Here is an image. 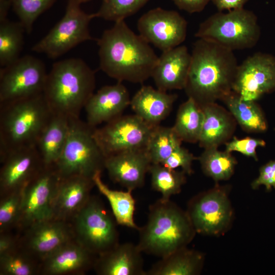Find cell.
Returning a JSON list of instances; mask_svg holds the SVG:
<instances>
[{"label":"cell","mask_w":275,"mask_h":275,"mask_svg":"<svg viewBox=\"0 0 275 275\" xmlns=\"http://www.w3.org/2000/svg\"><path fill=\"white\" fill-rule=\"evenodd\" d=\"M100 69L118 81L142 83L151 77L158 57L125 20L115 22L97 40Z\"/></svg>","instance_id":"1"},{"label":"cell","mask_w":275,"mask_h":275,"mask_svg":"<svg viewBox=\"0 0 275 275\" xmlns=\"http://www.w3.org/2000/svg\"><path fill=\"white\" fill-rule=\"evenodd\" d=\"M238 65L233 51L198 39L184 89L188 98L201 107L222 100L232 91Z\"/></svg>","instance_id":"2"},{"label":"cell","mask_w":275,"mask_h":275,"mask_svg":"<svg viewBox=\"0 0 275 275\" xmlns=\"http://www.w3.org/2000/svg\"><path fill=\"white\" fill-rule=\"evenodd\" d=\"M95 81L94 72L82 60L66 59L52 65L43 94L52 114L80 118Z\"/></svg>","instance_id":"3"},{"label":"cell","mask_w":275,"mask_h":275,"mask_svg":"<svg viewBox=\"0 0 275 275\" xmlns=\"http://www.w3.org/2000/svg\"><path fill=\"white\" fill-rule=\"evenodd\" d=\"M138 231L142 252L161 258L186 247L196 233L186 212L161 199L150 206L147 222Z\"/></svg>","instance_id":"4"},{"label":"cell","mask_w":275,"mask_h":275,"mask_svg":"<svg viewBox=\"0 0 275 275\" xmlns=\"http://www.w3.org/2000/svg\"><path fill=\"white\" fill-rule=\"evenodd\" d=\"M52 115L43 93L0 104V159L36 146Z\"/></svg>","instance_id":"5"},{"label":"cell","mask_w":275,"mask_h":275,"mask_svg":"<svg viewBox=\"0 0 275 275\" xmlns=\"http://www.w3.org/2000/svg\"><path fill=\"white\" fill-rule=\"evenodd\" d=\"M260 35L256 15L243 8L212 14L200 24L195 37L234 51L253 48Z\"/></svg>","instance_id":"6"},{"label":"cell","mask_w":275,"mask_h":275,"mask_svg":"<svg viewBox=\"0 0 275 275\" xmlns=\"http://www.w3.org/2000/svg\"><path fill=\"white\" fill-rule=\"evenodd\" d=\"M94 128L80 118L70 119L66 143L53 165L61 178L73 176L92 178L105 169L106 157L94 136Z\"/></svg>","instance_id":"7"},{"label":"cell","mask_w":275,"mask_h":275,"mask_svg":"<svg viewBox=\"0 0 275 275\" xmlns=\"http://www.w3.org/2000/svg\"><path fill=\"white\" fill-rule=\"evenodd\" d=\"M70 222L75 239L95 256L119 243L117 223L113 214L95 196L90 197Z\"/></svg>","instance_id":"8"},{"label":"cell","mask_w":275,"mask_h":275,"mask_svg":"<svg viewBox=\"0 0 275 275\" xmlns=\"http://www.w3.org/2000/svg\"><path fill=\"white\" fill-rule=\"evenodd\" d=\"M80 4L75 0H68L63 17L33 46L32 50L57 58L80 43L93 40L89 28L95 14L85 12Z\"/></svg>","instance_id":"9"},{"label":"cell","mask_w":275,"mask_h":275,"mask_svg":"<svg viewBox=\"0 0 275 275\" xmlns=\"http://www.w3.org/2000/svg\"><path fill=\"white\" fill-rule=\"evenodd\" d=\"M47 73L38 59L26 55L0 70V104L43 92Z\"/></svg>","instance_id":"10"},{"label":"cell","mask_w":275,"mask_h":275,"mask_svg":"<svg viewBox=\"0 0 275 275\" xmlns=\"http://www.w3.org/2000/svg\"><path fill=\"white\" fill-rule=\"evenodd\" d=\"M155 126L136 115L120 116L94 129V136L105 157L123 151L146 149Z\"/></svg>","instance_id":"11"},{"label":"cell","mask_w":275,"mask_h":275,"mask_svg":"<svg viewBox=\"0 0 275 275\" xmlns=\"http://www.w3.org/2000/svg\"><path fill=\"white\" fill-rule=\"evenodd\" d=\"M60 179L53 166L44 165L24 186L17 229L22 231L52 218V202Z\"/></svg>","instance_id":"12"},{"label":"cell","mask_w":275,"mask_h":275,"mask_svg":"<svg viewBox=\"0 0 275 275\" xmlns=\"http://www.w3.org/2000/svg\"><path fill=\"white\" fill-rule=\"evenodd\" d=\"M186 212L196 232L206 235L224 232L232 216L227 190L215 187L195 197Z\"/></svg>","instance_id":"13"},{"label":"cell","mask_w":275,"mask_h":275,"mask_svg":"<svg viewBox=\"0 0 275 275\" xmlns=\"http://www.w3.org/2000/svg\"><path fill=\"white\" fill-rule=\"evenodd\" d=\"M139 35L162 51L180 45L186 39L187 23L178 12L161 8L151 9L138 20Z\"/></svg>","instance_id":"14"},{"label":"cell","mask_w":275,"mask_h":275,"mask_svg":"<svg viewBox=\"0 0 275 275\" xmlns=\"http://www.w3.org/2000/svg\"><path fill=\"white\" fill-rule=\"evenodd\" d=\"M275 89V59L255 53L238 65L232 91L245 100H258Z\"/></svg>","instance_id":"15"},{"label":"cell","mask_w":275,"mask_h":275,"mask_svg":"<svg viewBox=\"0 0 275 275\" xmlns=\"http://www.w3.org/2000/svg\"><path fill=\"white\" fill-rule=\"evenodd\" d=\"M22 231L23 235L18 238L19 245L40 263L75 239L70 222L53 218L36 223Z\"/></svg>","instance_id":"16"},{"label":"cell","mask_w":275,"mask_h":275,"mask_svg":"<svg viewBox=\"0 0 275 275\" xmlns=\"http://www.w3.org/2000/svg\"><path fill=\"white\" fill-rule=\"evenodd\" d=\"M0 161L1 196L22 189L44 166L36 146L13 151Z\"/></svg>","instance_id":"17"},{"label":"cell","mask_w":275,"mask_h":275,"mask_svg":"<svg viewBox=\"0 0 275 275\" xmlns=\"http://www.w3.org/2000/svg\"><path fill=\"white\" fill-rule=\"evenodd\" d=\"M151 164L146 149H137L106 157L104 169L112 180L132 191L144 185Z\"/></svg>","instance_id":"18"},{"label":"cell","mask_w":275,"mask_h":275,"mask_svg":"<svg viewBox=\"0 0 275 275\" xmlns=\"http://www.w3.org/2000/svg\"><path fill=\"white\" fill-rule=\"evenodd\" d=\"M130 100L127 88L120 81L102 87L93 94L84 107L86 123L94 128L111 121L122 115Z\"/></svg>","instance_id":"19"},{"label":"cell","mask_w":275,"mask_h":275,"mask_svg":"<svg viewBox=\"0 0 275 275\" xmlns=\"http://www.w3.org/2000/svg\"><path fill=\"white\" fill-rule=\"evenodd\" d=\"M92 178L73 176L61 178L52 202V218L71 222L89 200Z\"/></svg>","instance_id":"20"},{"label":"cell","mask_w":275,"mask_h":275,"mask_svg":"<svg viewBox=\"0 0 275 275\" xmlns=\"http://www.w3.org/2000/svg\"><path fill=\"white\" fill-rule=\"evenodd\" d=\"M190 62L191 54L185 45L162 51L151 76L157 88L166 92L184 89Z\"/></svg>","instance_id":"21"},{"label":"cell","mask_w":275,"mask_h":275,"mask_svg":"<svg viewBox=\"0 0 275 275\" xmlns=\"http://www.w3.org/2000/svg\"><path fill=\"white\" fill-rule=\"evenodd\" d=\"M142 253L138 244L119 243L98 255L94 266L100 275H146Z\"/></svg>","instance_id":"22"},{"label":"cell","mask_w":275,"mask_h":275,"mask_svg":"<svg viewBox=\"0 0 275 275\" xmlns=\"http://www.w3.org/2000/svg\"><path fill=\"white\" fill-rule=\"evenodd\" d=\"M95 255L75 239L63 244L41 262L40 273L63 275L84 272L94 265Z\"/></svg>","instance_id":"23"},{"label":"cell","mask_w":275,"mask_h":275,"mask_svg":"<svg viewBox=\"0 0 275 275\" xmlns=\"http://www.w3.org/2000/svg\"><path fill=\"white\" fill-rule=\"evenodd\" d=\"M177 98L176 94L144 86L132 97L130 105L135 115L156 126L170 114Z\"/></svg>","instance_id":"24"},{"label":"cell","mask_w":275,"mask_h":275,"mask_svg":"<svg viewBox=\"0 0 275 275\" xmlns=\"http://www.w3.org/2000/svg\"><path fill=\"white\" fill-rule=\"evenodd\" d=\"M203 120L199 140L201 147H218L226 143L235 129V120L229 112L215 102L201 107Z\"/></svg>","instance_id":"25"},{"label":"cell","mask_w":275,"mask_h":275,"mask_svg":"<svg viewBox=\"0 0 275 275\" xmlns=\"http://www.w3.org/2000/svg\"><path fill=\"white\" fill-rule=\"evenodd\" d=\"M70 119L52 114L39 135L36 146L45 166H53L60 157L69 134Z\"/></svg>","instance_id":"26"},{"label":"cell","mask_w":275,"mask_h":275,"mask_svg":"<svg viewBox=\"0 0 275 275\" xmlns=\"http://www.w3.org/2000/svg\"><path fill=\"white\" fill-rule=\"evenodd\" d=\"M203 257L197 251L184 247L161 258L146 271V275H193L199 272Z\"/></svg>","instance_id":"27"},{"label":"cell","mask_w":275,"mask_h":275,"mask_svg":"<svg viewBox=\"0 0 275 275\" xmlns=\"http://www.w3.org/2000/svg\"><path fill=\"white\" fill-rule=\"evenodd\" d=\"M102 172L96 173L92 177L95 186L108 200L117 224L139 230L134 222L135 201L132 191L113 190L109 188L101 179Z\"/></svg>","instance_id":"28"},{"label":"cell","mask_w":275,"mask_h":275,"mask_svg":"<svg viewBox=\"0 0 275 275\" xmlns=\"http://www.w3.org/2000/svg\"><path fill=\"white\" fill-rule=\"evenodd\" d=\"M222 101L244 130L261 132L266 130V119L256 101L244 100L233 91Z\"/></svg>","instance_id":"29"},{"label":"cell","mask_w":275,"mask_h":275,"mask_svg":"<svg viewBox=\"0 0 275 275\" xmlns=\"http://www.w3.org/2000/svg\"><path fill=\"white\" fill-rule=\"evenodd\" d=\"M203 117L202 108L192 98H188L180 106L172 127L182 142H198Z\"/></svg>","instance_id":"30"},{"label":"cell","mask_w":275,"mask_h":275,"mask_svg":"<svg viewBox=\"0 0 275 275\" xmlns=\"http://www.w3.org/2000/svg\"><path fill=\"white\" fill-rule=\"evenodd\" d=\"M198 159L203 173L215 181L228 180L237 164L231 153L219 151L218 147L204 149Z\"/></svg>","instance_id":"31"},{"label":"cell","mask_w":275,"mask_h":275,"mask_svg":"<svg viewBox=\"0 0 275 275\" xmlns=\"http://www.w3.org/2000/svg\"><path fill=\"white\" fill-rule=\"evenodd\" d=\"M24 28L19 22L8 19L0 22V65L7 66L20 57L23 44Z\"/></svg>","instance_id":"32"},{"label":"cell","mask_w":275,"mask_h":275,"mask_svg":"<svg viewBox=\"0 0 275 275\" xmlns=\"http://www.w3.org/2000/svg\"><path fill=\"white\" fill-rule=\"evenodd\" d=\"M182 142L172 127L155 126L146 148L151 163H162Z\"/></svg>","instance_id":"33"},{"label":"cell","mask_w":275,"mask_h":275,"mask_svg":"<svg viewBox=\"0 0 275 275\" xmlns=\"http://www.w3.org/2000/svg\"><path fill=\"white\" fill-rule=\"evenodd\" d=\"M148 172L152 189L161 194L163 200H170L172 196L179 194L186 182L183 171L171 169L161 163H151Z\"/></svg>","instance_id":"34"},{"label":"cell","mask_w":275,"mask_h":275,"mask_svg":"<svg viewBox=\"0 0 275 275\" xmlns=\"http://www.w3.org/2000/svg\"><path fill=\"white\" fill-rule=\"evenodd\" d=\"M40 264L18 245L12 251L0 256V274L35 275L40 273Z\"/></svg>","instance_id":"35"},{"label":"cell","mask_w":275,"mask_h":275,"mask_svg":"<svg viewBox=\"0 0 275 275\" xmlns=\"http://www.w3.org/2000/svg\"><path fill=\"white\" fill-rule=\"evenodd\" d=\"M149 0H102L98 11L94 13L99 17L114 22L125 20L138 12Z\"/></svg>","instance_id":"36"},{"label":"cell","mask_w":275,"mask_h":275,"mask_svg":"<svg viewBox=\"0 0 275 275\" xmlns=\"http://www.w3.org/2000/svg\"><path fill=\"white\" fill-rule=\"evenodd\" d=\"M23 188L1 196L0 233L17 228L20 216Z\"/></svg>","instance_id":"37"},{"label":"cell","mask_w":275,"mask_h":275,"mask_svg":"<svg viewBox=\"0 0 275 275\" xmlns=\"http://www.w3.org/2000/svg\"><path fill=\"white\" fill-rule=\"evenodd\" d=\"M20 22L30 33L38 17L47 10L55 0H10Z\"/></svg>","instance_id":"38"},{"label":"cell","mask_w":275,"mask_h":275,"mask_svg":"<svg viewBox=\"0 0 275 275\" xmlns=\"http://www.w3.org/2000/svg\"><path fill=\"white\" fill-rule=\"evenodd\" d=\"M265 144V142L260 139L246 137L239 139L234 137L225 143V150L230 153L238 152L257 160L256 150L258 147H264Z\"/></svg>","instance_id":"39"},{"label":"cell","mask_w":275,"mask_h":275,"mask_svg":"<svg viewBox=\"0 0 275 275\" xmlns=\"http://www.w3.org/2000/svg\"><path fill=\"white\" fill-rule=\"evenodd\" d=\"M195 159L194 155L181 145L161 164L171 169L181 168L186 174L190 175L193 172L192 163Z\"/></svg>","instance_id":"40"},{"label":"cell","mask_w":275,"mask_h":275,"mask_svg":"<svg viewBox=\"0 0 275 275\" xmlns=\"http://www.w3.org/2000/svg\"><path fill=\"white\" fill-rule=\"evenodd\" d=\"M264 185L267 190L272 187L275 188V160H271L262 166L259 170V175L251 183L253 189H257Z\"/></svg>","instance_id":"41"},{"label":"cell","mask_w":275,"mask_h":275,"mask_svg":"<svg viewBox=\"0 0 275 275\" xmlns=\"http://www.w3.org/2000/svg\"><path fill=\"white\" fill-rule=\"evenodd\" d=\"M180 10L189 13L203 11L211 0H172Z\"/></svg>","instance_id":"42"},{"label":"cell","mask_w":275,"mask_h":275,"mask_svg":"<svg viewBox=\"0 0 275 275\" xmlns=\"http://www.w3.org/2000/svg\"><path fill=\"white\" fill-rule=\"evenodd\" d=\"M18 245V237L12 235L9 232L1 233L0 256L12 251Z\"/></svg>","instance_id":"43"},{"label":"cell","mask_w":275,"mask_h":275,"mask_svg":"<svg viewBox=\"0 0 275 275\" xmlns=\"http://www.w3.org/2000/svg\"><path fill=\"white\" fill-rule=\"evenodd\" d=\"M249 0H211L219 12L231 11L244 8Z\"/></svg>","instance_id":"44"},{"label":"cell","mask_w":275,"mask_h":275,"mask_svg":"<svg viewBox=\"0 0 275 275\" xmlns=\"http://www.w3.org/2000/svg\"><path fill=\"white\" fill-rule=\"evenodd\" d=\"M11 3L10 0H0V22L7 20V15Z\"/></svg>","instance_id":"45"},{"label":"cell","mask_w":275,"mask_h":275,"mask_svg":"<svg viewBox=\"0 0 275 275\" xmlns=\"http://www.w3.org/2000/svg\"><path fill=\"white\" fill-rule=\"evenodd\" d=\"M76 1V2H77L78 3L81 4L82 3H85V2H88L90 0H75Z\"/></svg>","instance_id":"46"}]
</instances>
